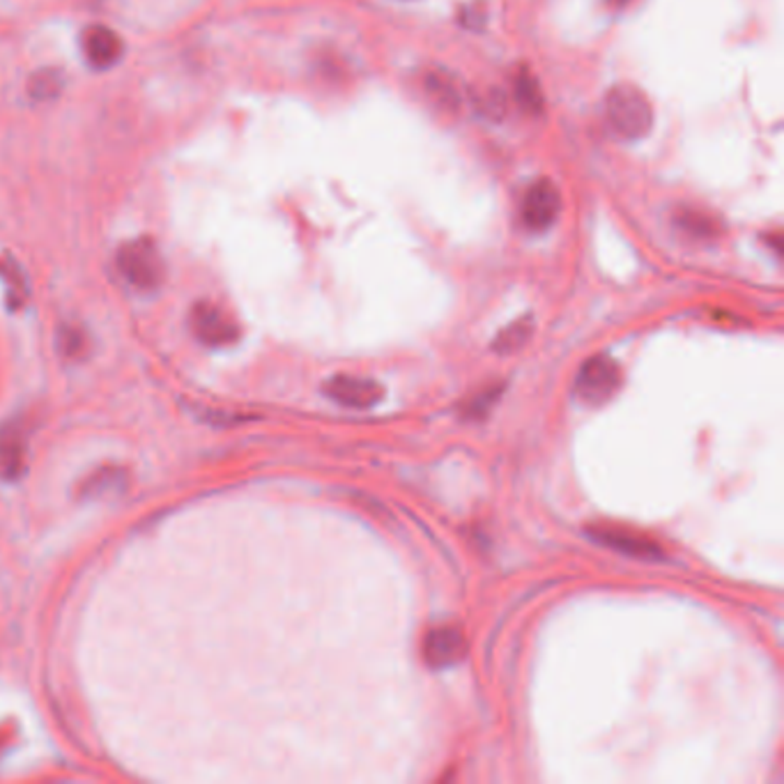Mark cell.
Here are the masks:
<instances>
[{"label": "cell", "mask_w": 784, "mask_h": 784, "mask_svg": "<svg viewBox=\"0 0 784 784\" xmlns=\"http://www.w3.org/2000/svg\"><path fill=\"white\" fill-rule=\"evenodd\" d=\"M189 327L207 348H226L240 338V327L232 321V315L224 306L207 300L198 302L189 313Z\"/></svg>", "instance_id": "obj_4"}, {"label": "cell", "mask_w": 784, "mask_h": 784, "mask_svg": "<svg viewBox=\"0 0 784 784\" xmlns=\"http://www.w3.org/2000/svg\"><path fill=\"white\" fill-rule=\"evenodd\" d=\"M58 348L68 359H81L88 350V338H86V334H83L81 327L65 325V327H60Z\"/></svg>", "instance_id": "obj_16"}, {"label": "cell", "mask_w": 784, "mask_h": 784, "mask_svg": "<svg viewBox=\"0 0 784 784\" xmlns=\"http://www.w3.org/2000/svg\"><path fill=\"white\" fill-rule=\"evenodd\" d=\"M589 536L610 550H617V553H622L626 557L644 559V562H655V559L665 557L659 541H653L640 532H632V529H626V527L593 524V527H589Z\"/></svg>", "instance_id": "obj_6"}, {"label": "cell", "mask_w": 784, "mask_h": 784, "mask_svg": "<svg viewBox=\"0 0 784 784\" xmlns=\"http://www.w3.org/2000/svg\"><path fill=\"white\" fill-rule=\"evenodd\" d=\"M605 120L614 136L638 141L651 132L653 109L642 91L632 86H614L605 99Z\"/></svg>", "instance_id": "obj_1"}, {"label": "cell", "mask_w": 784, "mask_h": 784, "mask_svg": "<svg viewBox=\"0 0 784 784\" xmlns=\"http://www.w3.org/2000/svg\"><path fill=\"white\" fill-rule=\"evenodd\" d=\"M62 88V74L56 70H41L37 74H33V79L28 81V93L33 99H53L60 95Z\"/></svg>", "instance_id": "obj_15"}, {"label": "cell", "mask_w": 784, "mask_h": 784, "mask_svg": "<svg viewBox=\"0 0 784 784\" xmlns=\"http://www.w3.org/2000/svg\"><path fill=\"white\" fill-rule=\"evenodd\" d=\"M516 99L527 113H541L543 109V97L536 79L529 72H520L516 79Z\"/></svg>", "instance_id": "obj_14"}, {"label": "cell", "mask_w": 784, "mask_h": 784, "mask_svg": "<svg viewBox=\"0 0 784 784\" xmlns=\"http://www.w3.org/2000/svg\"><path fill=\"white\" fill-rule=\"evenodd\" d=\"M116 267L120 277L138 292H155L166 279V263L161 251L147 238L122 244L118 249Z\"/></svg>", "instance_id": "obj_2"}, {"label": "cell", "mask_w": 784, "mask_h": 784, "mask_svg": "<svg viewBox=\"0 0 784 784\" xmlns=\"http://www.w3.org/2000/svg\"><path fill=\"white\" fill-rule=\"evenodd\" d=\"M607 3H610L612 8H624V5L630 3V0H607Z\"/></svg>", "instance_id": "obj_20"}, {"label": "cell", "mask_w": 784, "mask_h": 784, "mask_svg": "<svg viewBox=\"0 0 784 784\" xmlns=\"http://www.w3.org/2000/svg\"><path fill=\"white\" fill-rule=\"evenodd\" d=\"M562 212V196L553 180L541 178L527 186L520 203V221L529 232H545Z\"/></svg>", "instance_id": "obj_5"}, {"label": "cell", "mask_w": 784, "mask_h": 784, "mask_svg": "<svg viewBox=\"0 0 784 784\" xmlns=\"http://www.w3.org/2000/svg\"><path fill=\"white\" fill-rule=\"evenodd\" d=\"M24 456H26V447H24V437H21L19 431L14 433H5L0 437V474L14 479L21 474V468H24Z\"/></svg>", "instance_id": "obj_12"}, {"label": "cell", "mask_w": 784, "mask_h": 784, "mask_svg": "<svg viewBox=\"0 0 784 784\" xmlns=\"http://www.w3.org/2000/svg\"><path fill=\"white\" fill-rule=\"evenodd\" d=\"M622 387V369L607 354L591 357L576 377V394L587 406H603Z\"/></svg>", "instance_id": "obj_3"}, {"label": "cell", "mask_w": 784, "mask_h": 784, "mask_svg": "<svg viewBox=\"0 0 784 784\" xmlns=\"http://www.w3.org/2000/svg\"><path fill=\"white\" fill-rule=\"evenodd\" d=\"M323 394L329 400H334L336 406L352 408V410H369L383 400L385 389H383V385H377L371 377L334 375L325 383Z\"/></svg>", "instance_id": "obj_7"}, {"label": "cell", "mask_w": 784, "mask_h": 784, "mask_svg": "<svg viewBox=\"0 0 784 784\" xmlns=\"http://www.w3.org/2000/svg\"><path fill=\"white\" fill-rule=\"evenodd\" d=\"M81 49L93 70L116 68L124 53V45H122L120 35L116 31H111L109 26H91L83 31Z\"/></svg>", "instance_id": "obj_9"}, {"label": "cell", "mask_w": 784, "mask_h": 784, "mask_svg": "<svg viewBox=\"0 0 784 784\" xmlns=\"http://www.w3.org/2000/svg\"><path fill=\"white\" fill-rule=\"evenodd\" d=\"M499 391H502V387H497V389H489V391H483L481 396H474V398L470 400V406H468V410H465V417H468V419H483L485 414H489V412H491V408H493V402L497 400Z\"/></svg>", "instance_id": "obj_19"}, {"label": "cell", "mask_w": 784, "mask_h": 784, "mask_svg": "<svg viewBox=\"0 0 784 784\" xmlns=\"http://www.w3.org/2000/svg\"><path fill=\"white\" fill-rule=\"evenodd\" d=\"M674 224L690 240H713L720 232V221H715L711 215H707V212L695 207H682L676 212Z\"/></svg>", "instance_id": "obj_11"}, {"label": "cell", "mask_w": 784, "mask_h": 784, "mask_svg": "<svg viewBox=\"0 0 784 784\" xmlns=\"http://www.w3.org/2000/svg\"><path fill=\"white\" fill-rule=\"evenodd\" d=\"M426 91L439 106H444V109H456L458 106V91L449 76L431 74L426 79Z\"/></svg>", "instance_id": "obj_17"}, {"label": "cell", "mask_w": 784, "mask_h": 784, "mask_svg": "<svg viewBox=\"0 0 784 784\" xmlns=\"http://www.w3.org/2000/svg\"><path fill=\"white\" fill-rule=\"evenodd\" d=\"M465 653H468V642L454 626L433 628L423 640V661L431 670H449L465 659Z\"/></svg>", "instance_id": "obj_8"}, {"label": "cell", "mask_w": 784, "mask_h": 784, "mask_svg": "<svg viewBox=\"0 0 784 784\" xmlns=\"http://www.w3.org/2000/svg\"><path fill=\"white\" fill-rule=\"evenodd\" d=\"M532 329H534L532 317H529V315H527V317H520V321H516L514 325H508L504 331L497 334L493 348H495L497 352H502V354L516 352V350H520V348L529 341V336H532Z\"/></svg>", "instance_id": "obj_13"}, {"label": "cell", "mask_w": 784, "mask_h": 784, "mask_svg": "<svg viewBox=\"0 0 784 784\" xmlns=\"http://www.w3.org/2000/svg\"><path fill=\"white\" fill-rule=\"evenodd\" d=\"M130 477L122 468H101L93 472L86 481L79 485V497L81 499H106L124 493Z\"/></svg>", "instance_id": "obj_10"}, {"label": "cell", "mask_w": 784, "mask_h": 784, "mask_svg": "<svg viewBox=\"0 0 784 784\" xmlns=\"http://www.w3.org/2000/svg\"><path fill=\"white\" fill-rule=\"evenodd\" d=\"M0 277H3L10 286V297H16L19 302H24L26 297V281H24V272L19 269V265H14L10 258H0Z\"/></svg>", "instance_id": "obj_18"}]
</instances>
